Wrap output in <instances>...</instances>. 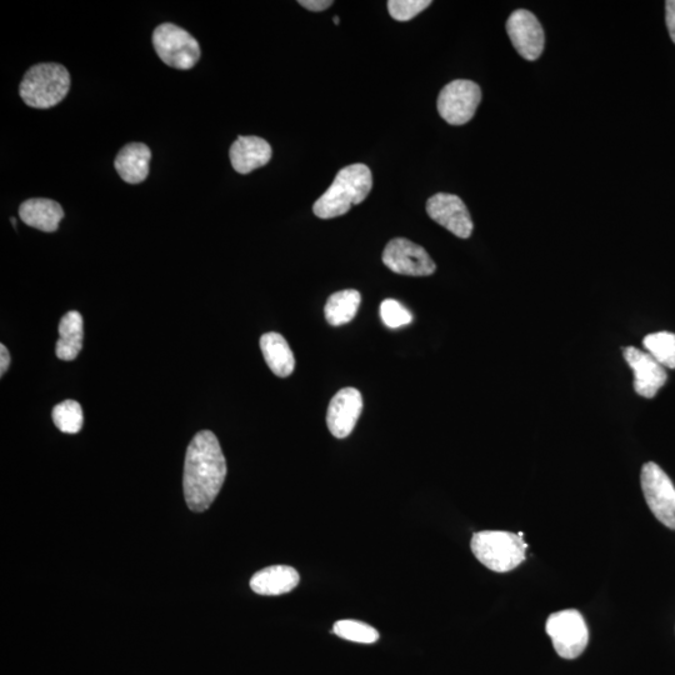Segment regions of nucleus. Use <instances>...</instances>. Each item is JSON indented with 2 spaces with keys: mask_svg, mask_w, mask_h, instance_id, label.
<instances>
[{
  "mask_svg": "<svg viewBox=\"0 0 675 675\" xmlns=\"http://www.w3.org/2000/svg\"><path fill=\"white\" fill-rule=\"evenodd\" d=\"M382 258L392 272L410 277H428L437 270L427 250L405 238L390 240Z\"/></svg>",
  "mask_w": 675,
  "mask_h": 675,
  "instance_id": "1a4fd4ad",
  "label": "nucleus"
},
{
  "mask_svg": "<svg viewBox=\"0 0 675 675\" xmlns=\"http://www.w3.org/2000/svg\"><path fill=\"white\" fill-rule=\"evenodd\" d=\"M623 357L633 369L635 392L643 398H654L668 379L663 365L649 353L634 347L624 348Z\"/></svg>",
  "mask_w": 675,
  "mask_h": 675,
  "instance_id": "f8f14e48",
  "label": "nucleus"
},
{
  "mask_svg": "<svg viewBox=\"0 0 675 675\" xmlns=\"http://www.w3.org/2000/svg\"><path fill=\"white\" fill-rule=\"evenodd\" d=\"M227 477V462L219 440L209 430L190 442L184 463V497L190 510L202 513L218 497Z\"/></svg>",
  "mask_w": 675,
  "mask_h": 675,
  "instance_id": "f257e3e1",
  "label": "nucleus"
},
{
  "mask_svg": "<svg viewBox=\"0 0 675 675\" xmlns=\"http://www.w3.org/2000/svg\"><path fill=\"white\" fill-rule=\"evenodd\" d=\"M20 219L29 227L53 233L58 230L64 210L52 199L33 198L25 200L19 208Z\"/></svg>",
  "mask_w": 675,
  "mask_h": 675,
  "instance_id": "f3484780",
  "label": "nucleus"
},
{
  "mask_svg": "<svg viewBox=\"0 0 675 675\" xmlns=\"http://www.w3.org/2000/svg\"><path fill=\"white\" fill-rule=\"evenodd\" d=\"M640 482L655 518L665 527L675 530V487L667 473L658 464L649 462L643 465Z\"/></svg>",
  "mask_w": 675,
  "mask_h": 675,
  "instance_id": "0eeeda50",
  "label": "nucleus"
},
{
  "mask_svg": "<svg viewBox=\"0 0 675 675\" xmlns=\"http://www.w3.org/2000/svg\"><path fill=\"white\" fill-rule=\"evenodd\" d=\"M665 22H667L670 38L675 43V0H668L665 3Z\"/></svg>",
  "mask_w": 675,
  "mask_h": 675,
  "instance_id": "a878e982",
  "label": "nucleus"
},
{
  "mask_svg": "<svg viewBox=\"0 0 675 675\" xmlns=\"http://www.w3.org/2000/svg\"><path fill=\"white\" fill-rule=\"evenodd\" d=\"M299 574L297 570L287 565H274L260 570L250 579V588L259 595H283L292 592L298 587Z\"/></svg>",
  "mask_w": 675,
  "mask_h": 675,
  "instance_id": "2eb2a0df",
  "label": "nucleus"
},
{
  "mask_svg": "<svg viewBox=\"0 0 675 675\" xmlns=\"http://www.w3.org/2000/svg\"><path fill=\"white\" fill-rule=\"evenodd\" d=\"M333 632L338 637L355 643L373 644L379 639L377 629L362 622H355V620H339L334 624Z\"/></svg>",
  "mask_w": 675,
  "mask_h": 675,
  "instance_id": "5701e85b",
  "label": "nucleus"
},
{
  "mask_svg": "<svg viewBox=\"0 0 675 675\" xmlns=\"http://www.w3.org/2000/svg\"><path fill=\"white\" fill-rule=\"evenodd\" d=\"M10 365V354L9 350L7 347H5L4 344H0V375L5 374L7 372L8 368Z\"/></svg>",
  "mask_w": 675,
  "mask_h": 675,
  "instance_id": "cd10ccee",
  "label": "nucleus"
},
{
  "mask_svg": "<svg viewBox=\"0 0 675 675\" xmlns=\"http://www.w3.org/2000/svg\"><path fill=\"white\" fill-rule=\"evenodd\" d=\"M432 4L430 0H389L388 10L398 22H408Z\"/></svg>",
  "mask_w": 675,
  "mask_h": 675,
  "instance_id": "393cba45",
  "label": "nucleus"
},
{
  "mask_svg": "<svg viewBox=\"0 0 675 675\" xmlns=\"http://www.w3.org/2000/svg\"><path fill=\"white\" fill-rule=\"evenodd\" d=\"M360 300L362 297L355 289L340 290L330 295L324 308L325 319L333 327L349 323L358 313Z\"/></svg>",
  "mask_w": 675,
  "mask_h": 675,
  "instance_id": "aec40b11",
  "label": "nucleus"
},
{
  "mask_svg": "<svg viewBox=\"0 0 675 675\" xmlns=\"http://www.w3.org/2000/svg\"><path fill=\"white\" fill-rule=\"evenodd\" d=\"M427 213L435 223L453 233L455 237L468 239L474 224L467 205L458 195L438 193L429 198Z\"/></svg>",
  "mask_w": 675,
  "mask_h": 675,
  "instance_id": "9d476101",
  "label": "nucleus"
},
{
  "mask_svg": "<svg viewBox=\"0 0 675 675\" xmlns=\"http://www.w3.org/2000/svg\"><path fill=\"white\" fill-rule=\"evenodd\" d=\"M470 547L485 567L493 572L507 573L524 562L528 544L518 534L485 530L473 535Z\"/></svg>",
  "mask_w": 675,
  "mask_h": 675,
  "instance_id": "20e7f679",
  "label": "nucleus"
},
{
  "mask_svg": "<svg viewBox=\"0 0 675 675\" xmlns=\"http://www.w3.org/2000/svg\"><path fill=\"white\" fill-rule=\"evenodd\" d=\"M260 349L272 372L280 378H287L294 372L295 358L287 340L278 333H267L260 338Z\"/></svg>",
  "mask_w": 675,
  "mask_h": 675,
  "instance_id": "a211bd4d",
  "label": "nucleus"
},
{
  "mask_svg": "<svg viewBox=\"0 0 675 675\" xmlns=\"http://www.w3.org/2000/svg\"><path fill=\"white\" fill-rule=\"evenodd\" d=\"M10 222H12L14 228L17 227V220L10 218Z\"/></svg>",
  "mask_w": 675,
  "mask_h": 675,
  "instance_id": "c85d7f7f",
  "label": "nucleus"
},
{
  "mask_svg": "<svg viewBox=\"0 0 675 675\" xmlns=\"http://www.w3.org/2000/svg\"><path fill=\"white\" fill-rule=\"evenodd\" d=\"M380 317L387 327L397 329L412 323L413 315L395 299H385L380 304Z\"/></svg>",
  "mask_w": 675,
  "mask_h": 675,
  "instance_id": "b1692460",
  "label": "nucleus"
},
{
  "mask_svg": "<svg viewBox=\"0 0 675 675\" xmlns=\"http://www.w3.org/2000/svg\"><path fill=\"white\" fill-rule=\"evenodd\" d=\"M150 158L152 152L147 145L129 143L120 149L114 167L125 183L140 184L148 178Z\"/></svg>",
  "mask_w": 675,
  "mask_h": 675,
  "instance_id": "dca6fc26",
  "label": "nucleus"
},
{
  "mask_svg": "<svg viewBox=\"0 0 675 675\" xmlns=\"http://www.w3.org/2000/svg\"><path fill=\"white\" fill-rule=\"evenodd\" d=\"M363 410V398L358 389L344 388L330 400L327 412L329 432L344 439L352 434Z\"/></svg>",
  "mask_w": 675,
  "mask_h": 675,
  "instance_id": "ddd939ff",
  "label": "nucleus"
},
{
  "mask_svg": "<svg viewBox=\"0 0 675 675\" xmlns=\"http://www.w3.org/2000/svg\"><path fill=\"white\" fill-rule=\"evenodd\" d=\"M70 75L63 65L42 63L24 74L19 94L23 102L35 109H48L67 97Z\"/></svg>",
  "mask_w": 675,
  "mask_h": 675,
  "instance_id": "7ed1b4c3",
  "label": "nucleus"
},
{
  "mask_svg": "<svg viewBox=\"0 0 675 675\" xmlns=\"http://www.w3.org/2000/svg\"><path fill=\"white\" fill-rule=\"evenodd\" d=\"M153 45L158 57L170 68L192 69L200 58L197 40L187 30L172 23L160 24L155 28Z\"/></svg>",
  "mask_w": 675,
  "mask_h": 675,
  "instance_id": "39448f33",
  "label": "nucleus"
},
{
  "mask_svg": "<svg viewBox=\"0 0 675 675\" xmlns=\"http://www.w3.org/2000/svg\"><path fill=\"white\" fill-rule=\"evenodd\" d=\"M59 339L57 342V357L62 360H74L83 348V317L80 313L69 312L59 323Z\"/></svg>",
  "mask_w": 675,
  "mask_h": 675,
  "instance_id": "6ab92c4d",
  "label": "nucleus"
},
{
  "mask_svg": "<svg viewBox=\"0 0 675 675\" xmlns=\"http://www.w3.org/2000/svg\"><path fill=\"white\" fill-rule=\"evenodd\" d=\"M507 33L515 50L524 59L534 62L544 50L545 34L542 25L529 10L518 9L507 20Z\"/></svg>",
  "mask_w": 675,
  "mask_h": 675,
  "instance_id": "9b49d317",
  "label": "nucleus"
},
{
  "mask_svg": "<svg viewBox=\"0 0 675 675\" xmlns=\"http://www.w3.org/2000/svg\"><path fill=\"white\" fill-rule=\"evenodd\" d=\"M52 417L55 427L63 433L77 434L83 427V410L75 400H65L55 405Z\"/></svg>",
  "mask_w": 675,
  "mask_h": 675,
  "instance_id": "4be33fe9",
  "label": "nucleus"
},
{
  "mask_svg": "<svg viewBox=\"0 0 675 675\" xmlns=\"http://www.w3.org/2000/svg\"><path fill=\"white\" fill-rule=\"evenodd\" d=\"M272 154V147L267 140L259 137H239L229 150L230 162L239 174H249L264 167Z\"/></svg>",
  "mask_w": 675,
  "mask_h": 675,
  "instance_id": "4468645a",
  "label": "nucleus"
},
{
  "mask_svg": "<svg viewBox=\"0 0 675 675\" xmlns=\"http://www.w3.org/2000/svg\"><path fill=\"white\" fill-rule=\"evenodd\" d=\"M645 352L652 355L664 368L675 369V334L658 332L648 334L643 340Z\"/></svg>",
  "mask_w": 675,
  "mask_h": 675,
  "instance_id": "412c9836",
  "label": "nucleus"
},
{
  "mask_svg": "<svg viewBox=\"0 0 675 675\" xmlns=\"http://www.w3.org/2000/svg\"><path fill=\"white\" fill-rule=\"evenodd\" d=\"M373 187L372 172L364 164H352L339 170L327 192L313 205L320 219H333L348 213L352 205L367 199Z\"/></svg>",
  "mask_w": 675,
  "mask_h": 675,
  "instance_id": "f03ea898",
  "label": "nucleus"
},
{
  "mask_svg": "<svg viewBox=\"0 0 675 675\" xmlns=\"http://www.w3.org/2000/svg\"><path fill=\"white\" fill-rule=\"evenodd\" d=\"M298 3L305 9L312 10V12H323L330 5H333L332 0H299Z\"/></svg>",
  "mask_w": 675,
  "mask_h": 675,
  "instance_id": "bb28decb",
  "label": "nucleus"
},
{
  "mask_svg": "<svg viewBox=\"0 0 675 675\" xmlns=\"http://www.w3.org/2000/svg\"><path fill=\"white\" fill-rule=\"evenodd\" d=\"M333 22H334L335 25H338L339 22H340L339 17H334V18H333Z\"/></svg>",
  "mask_w": 675,
  "mask_h": 675,
  "instance_id": "c756f323",
  "label": "nucleus"
},
{
  "mask_svg": "<svg viewBox=\"0 0 675 675\" xmlns=\"http://www.w3.org/2000/svg\"><path fill=\"white\" fill-rule=\"evenodd\" d=\"M545 630L552 638L555 652L564 659L578 658L587 648L589 630L578 610L565 609L550 615Z\"/></svg>",
  "mask_w": 675,
  "mask_h": 675,
  "instance_id": "423d86ee",
  "label": "nucleus"
},
{
  "mask_svg": "<svg viewBox=\"0 0 675 675\" xmlns=\"http://www.w3.org/2000/svg\"><path fill=\"white\" fill-rule=\"evenodd\" d=\"M480 100L482 90L477 83L467 79L453 80L439 94L438 112L449 124H467L477 112Z\"/></svg>",
  "mask_w": 675,
  "mask_h": 675,
  "instance_id": "6e6552de",
  "label": "nucleus"
}]
</instances>
